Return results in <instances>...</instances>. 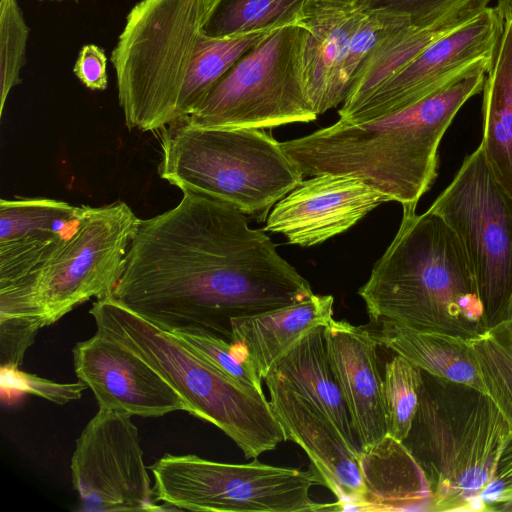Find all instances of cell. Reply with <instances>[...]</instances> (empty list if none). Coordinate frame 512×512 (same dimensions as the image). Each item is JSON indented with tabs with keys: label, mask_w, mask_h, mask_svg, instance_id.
Listing matches in <instances>:
<instances>
[{
	"label": "cell",
	"mask_w": 512,
	"mask_h": 512,
	"mask_svg": "<svg viewBox=\"0 0 512 512\" xmlns=\"http://www.w3.org/2000/svg\"><path fill=\"white\" fill-rule=\"evenodd\" d=\"M408 23L411 22L407 16L363 7L360 19L350 36L344 64V79L349 91L357 69L373 48Z\"/></svg>",
	"instance_id": "1f68e13d"
},
{
	"label": "cell",
	"mask_w": 512,
	"mask_h": 512,
	"mask_svg": "<svg viewBox=\"0 0 512 512\" xmlns=\"http://www.w3.org/2000/svg\"><path fill=\"white\" fill-rule=\"evenodd\" d=\"M385 202H390L386 195L356 177L319 174L279 200L263 230L311 247L347 231Z\"/></svg>",
	"instance_id": "9a60e30c"
},
{
	"label": "cell",
	"mask_w": 512,
	"mask_h": 512,
	"mask_svg": "<svg viewBox=\"0 0 512 512\" xmlns=\"http://www.w3.org/2000/svg\"><path fill=\"white\" fill-rule=\"evenodd\" d=\"M2 387L33 394L55 404L78 400L88 387L82 381L58 383L35 374L15 369H1Z\"/></svg>",
	"instance_id": "d6a6232c"
},
{
	"label": "cell",
	"mask_w": 512,
	"mask_h": 512,
	"mask_svg": "<svg viewBox=\"0 0 512 512\" xmlns=\"http://www.w3.org/2000/svg\"><path fill=\"white\" fill-rule=\"evenodd\" d=\"M504 16L490 6L426 46L339 120L360 124L406 109L480 69H489Z\"/></svg>",
	"instance_id": "7c38bea8"
},
{
	"label": "cell",
	"mask_w": 512,
	"mask_h": 512,
	"mask_svg": "<svg viewBox=\"0 0 512 512\" xmlns=\"http://www.w3.org/2000/svg\"><path fill=\"white\" fill-rule=\"evenodd\" d=\"M496 7L499 9L503 16L512 14V0H497Z\"/></svg>",
	"instance_id": "74e56055"
},
{
	"label": "cell",
	"mask_w": 512,
	"mask_h": 512,
	"mask_svg": "<svg viewBox=\"0 0 512 512\" xmlns=\"http://www.w3.org/2000/svg\"><path fill=\"white\" fill-rule=\"evenodd\" d=\"M40 326L23 317L0 316L1 369L19 368L26 350L33 344Z\"/></svg>",
	"instance_id": "836d02e7"
},
{
	"label": "cell",
	"mask_w": 512,
	"mask_h": 512,
	"mask_svg": "<svg viewBox=\"0 0 512 512\" xmlns=\"http://www.w3.org/2000/svg\"><path fill=\"white\" fill-rule=\"evenodd\" d=\"M73 72L90 90H105L108 85L107 57L104 50L95 45H84L75 62Z\"/></svg>",
	"instance_id": "d590c367"
},
{
	"label": "cell",
	"mask_w": 512,
	"mask_h": 512,
	"mask_svg": "<svg viewBox=\"0 0 512 512\" xmlns=\"http://www.w3.org/2000/svg\"><path fill=\"white\" fill-rule=\"evenodd\" d=\"M400 226L358 294L372 322L471 341L488 330L459 239L441 216L402 207Z\"/></svg>",
	"instance_id": "3957f363"
},
{
	"label": "cell",
	"mask_w": 512,
	"mask_h": 512,
	"mask_svg": "<svg viewBox=\"0 0 512 512\" xmlns=\"http://www.w3.org/2000/svg\"><path fill=\"white\" fill-rule=\"evenodd\" d=\"M510 319H512V315H511V318H510Z\"/></svg>",
	"instance_id": "ab89813d"
},
{
	"label": "cell",
	"mask_w": 512,
	"mask_h": 512,
	"mask_svg": "<svg viewBox=\"0 0 512 512\" xmlns=\"http://www.w3.org/2000/svg\"><path fill=\"white\" fill-rule=\"evenodd\" d=\"M483 137L487 163L512 198V14L504 26L483 86Z\"/></svg>",
	"instance_id": "44dd1931"
},
{
	"label": "cell",
	"mask_w": 512,
	"mask_h": 512,
	"mask_svg": "<svg viewBox=\"0 0 512 512\" xmlns=\"http://www.w3.org/2000/svg\"><path fill=\"white\" fill-rule=\"evenodd\" d=\"M39 1H45V0H39ZM49 1H64V0H49ZM75 2H78V0H73Z\"/></svg>",
	"instance_id": "f35d334b"
},
{
	"label": "cell",
	"mask_w": 512,
	"mask_h": 512,
	"mask_svg": "<svg viewBox=\"0 0 512 512\" xmlns=\"http://www.w3.org/2000/svg\"><path fill=\"white\" fill-rule=\"evenodd\" d=\"M480 69L398 112L360 124L338 120L281 142L305 176L356 177L390 201L416 208L437 177L441 140L462 106L483 90Z\"/></svg>",
	"instance_id": "7a4b0ae2"
},
{
	"label": "cell",
	"mask_w": 512,
	"mask_h": 512,
	"mask_svg": "<svg viewBox=\"0 0 512 512\" xmlns=\"http://www.w3.org/2000/svg\"><path fill=\"white\" fill-rule=\"evenodd\" d=\"M483 511L512 508V434L503 447L492 476L481 494Z\"/></svg>",
	"instance_id": "e575fe53"
},
{
	"label": "cell",
	"mask_w": 512,
	"mask_h": 512,
	"mask_svg": "<svg viewBox=\"0 0 512 512\" xmlns=\"http://www.w3.org/2000/svg\"><path fill=\"white\" fill-rule=\"evenodd\" d=\"M362 10L315 0L302 23L308 29L303 57L305 92L318 116L343 103L349 93L344 64Z\"/></svg>",
	"instance_id": "ac0fdd59"
},
{
	"label": "cell",
	"mask_w": 512,
	"mask_h": 512,
	"mask_svg": "<svg viewBox=\"0 0 512 512\" xmlns=\"http://www.w3.org/2000/svg\"><path fill=\"white\" fill-rule=\"evenodd\" d=\"M78 380L92 391L99 408L141 417H159L189 406L146 361L99 332L72 350Z\"/></svg>",
	"instance_id": "5bb4252c"
},
{
	"label": "cell",
	"mask_w": 512,
	"mask_h": 512,
	"mask_svg": "<svg viewBox=\"0 0 512 512\" xmlns=\"http://www.w3.org/2000/svg\"><path fill=\"white\" fill-rule=\"evenodd\" d=\"M171 333L224 374L242 384L263 391L262 378L240 345L203 330L171 331Z\"/></svg>",
	"instance_id": "f1b7e54d"
},
{
	"label": "cell",
	"mask_w": 512,
	"mask_h": 512,
	"mask_svg": "<svg viewBox=\"0 0 512 512\" xmlns=\"http://www.w3.org/2000/svg\"><path fill=\"white\" fill-rule=\"evenodd\" d=\"M272 31L218 39L203 34L180 95L176 122L190 116L236 62Z\"/></svg>",
	"instance_id": "d4e9b609"
},
{
	"label": "cell",
	"mask_w": 512,
	"mask_h": 512,
	"mask_svg": "<svg viewBox=\"0 0 512 512\" xmlns=\"http://www.w3.org/2000/svg\"><path fill=\"white\" fill-rule=\"evenodd\" d=\"M422 370L396 354L387 362L383 375V401L387 436L402 442L409 433L418 409Z\"/></svg>",
	"instance_id": "83f0119b"
},
{
	"label": "cell",
	"mask_w": 512,
	"mask_h": 512,
	"mask_svg": "<svg viewBox=\"0 0 512 512\" xmlns=\"http://www.w3.org/2000/svg\"><path fill=\"white\" fill-rule=\"evenodd\" d=\"M265 378L316 405L335 424L349 447L361 455L351 414L328 353L326 326H317L307 333L272 366Z\"/></svg>",
	"instance_id": "d6986e66"
},
{
	"label": "cell",
	"mask_w": 512,
	"mask_h": 512,
	"mask_svg": "<svg viewBox=\"0 0 512 512\" xmlns=\"http://www.w3.org/2000/svg\"><path fill=\"white\" fill-rule=\"evenodd\" d=\"M264 381L285 441H293L305 451L324 485L335 495L338 511L364 510L367 488L361 455L311 401L272 379Z\"/></svg>",
	"instance_id": "2e32d148"
},
{
	"label": "cell",
	"mask_w": 512,
	"mask_h": 512,
	"mask_svg": "<svg viewBox=\"0 0 512 512\" xmlns=\"http://www.w3.org/2000/svg\"><path fill=\"white\" fill-rule=\"evenodd\" d=\"M470 342L486 393L512 427V319Z\"/></svg>",
	"instance_id": "4316f807"
},
{
	"label": "cell",
	"mask_w": 512,
	"mask_h": 512,
	"mask_svg": "<svg viewBox=\"0 0 512 512\" xmlns=\"http://www.w3.org/2000/svg\"><path fill=\"white\" fill-rule=\"evenodd\" d=\"M132 415L99 408L76 440L71 475L82 510L161 511Z\"/></svg>",
	"instance_id": "4fadbf2b"
},
{
	"label": "cell",
	"mask_w": 512,
	"mask_h": 512,
	"mask_svg": "<svg viewBox=\"0 0 512 512\" xmlns=\"http://www.w3.org/2000/svg\"><path fill=\"white\" fill-rule=\"evenodd\" d=\"M308 29L288 25L270 32L241 57L187 118L200 127L267 129L311 122L303 57Z\"/></svg>",
	"instance_id": "9c48e42d"
},
{
	"label": "cell",
	"mask_w": 512,
	"mask_h": 512,
	"mask_svg": "<svg viewBox=\"0 0 512 512\" xmlns=\"http://www.w3.org/2000/svg\"><path fill=\"white\" fill-rule=\"evenodd\" d=\"M214 0H141L111 53L129 129L160 131L177 105Z\"/></svg>",
	"instance_id": "52a82bcc"
},
{
	"label": "cell",
	"mask_w": 512,
	"mask_h": 512,
	"mask_svg": "<svg viewBox=\"0 0 512 512\" xmlns=\"http://www.w3.org/2000/svg\"><path fill=\"white\" fill-rule=\"evenodd\" d=\"M81 206L51 198L0 200V243L35 240L60 233L77 220Z\"/></svg>",
	"instance_id": "484cf974"
},
{
	"label": "cell",
	"mask_w": 512,
	"mask_h": 512,
	"mask_svg": "<svg viewBox=\"0 0 512 512\" xmlns=\"http://www.w3.org/2000/svg\"><path fill=\"white\" fill-rule=\"evenodd\" d=\"M456 234L473 272L488 329L512 315V198L481 144L428 208Z\"/></svg>",
	"instance_id": "8fae6325"
},
{
	"label": "cell",
	"mask_w": 512,
	"mask_h": 512,
	"mask_svg": "<svg viewBox=\"0 0 512 512\" xmlns=\"http://www.w3.org/2000/svg\"><path fill=\"white\" fill-rule=\"evenodd\" d=\"M160 143L163 180L258 222L304 180L281 142L263 129L200 127L182 119L160 130Z\"/></svg>",
	"instance_id": "8992f818"
},
{
	"label": "cell",
	"mask_w": 512,
	"mask_h": 512,
	"mask_svg": "<svg viewBox=\"0 0 512 512\" xmlns=\"http://www.w3.org/2000/svg\"><path fill=\"white\" fill-rule=\"evenodd\" d=\"M511 434L487 393L422 370L418 409L401 443L426 477L432 512L483 511L481 494Z\"/></svg>",
	"instance_id": "277c9868"
},
{
	"label": "cell",
	"mask_w": 512,
	"mask_h": 512,
	"mask_svg": "<svg viewBox=\"0 0 512 512\" xmlns=\"http://www.w3.org/2000/svg\"><path fill=\"white\" fill-rule=\"evenodd\" d=\"M315 0H214L203 33L226 38L302 25Z\"/></svg>",
	"instance_id": "cb8c5ba5"
},
{
	"label": "cell",
	"mask_w": 512,
	"mask_h": 512,
	"mask_svg": "<svg viewBox=\"0 0 512 512\" xmlns=\"http://www.w3.org/2000/svg\"><path fill=\"white\" fill-rule=\"evenodd\" d=\"M492 0H367L364 8L381 9L407 16L413 25H430L447 19H470Z\"/></svg>",
	"instance_id": "4dcf8cb0"
},
{
	"label": "cell",
	"mask_w": 512,
	"mask_h": 512,
	"mask_svg": "<svg viewBox=\"0 0 512 512\" xmlns=\"http://www.w3.org/2000/svg\"><path fill=\"white\" fill-rule=\"evenodd\" d=\"M328 2L331 4L344 5V6H352V7H364L367 0H317Z\"/></svg>",
	"instance_id": "8d00e7d4"
},
{
	"label": "cell",
	"mask_w": 512,
	"mask_h": 512,
	"mask_svg": "<svg viewBox=\"0 0 512 512\" xmlns=\"http://www.w3.org/2000/svg\"><path fill=\"white\" fill-rule=\"evenodd\" d=\"M89 313L97 331L139 355L183 398L190 414L218 427L247 459H257L285 441L263 391L224 374L173 333L112 296L96 300Z\"/></svg>",
	"instance_id": "5b68a950"
},
{
	"label": "cell",
	"mask_w": 512,
	"mask_h": 512,
	"mask_svg": "<svg viewBox=\"0 0 512 512\" xmlns=\"http://www.w3.org/2000/svg\"><path fill=\"white\" fill-rule=\"evenodd\" d=\"M467 20L447 19L423 26L408 23L392 32L373 48L357 69L350 91L338 111L340 118L359 106L431 42Z\"/></svg>",
	"instance_id": "603a6c76"
},
{
	"label": "cell",
	"mask_w": 512,
	"mask_h": 512,
	"mask_svg": "<svg viewBox=\"0 0 512 512\" xmlns=\"http://www.w3.org/2000/svg\"><path fill=\"white\" fill-rule=\"evenodd\" d=\"M150 470L156 501L178 510L217 512H303L337 510L310 497L324 485L313 467L300 470L268 465L222 463L194 454H165Z\"/></svg>",
	"instance_id": "30bf717a"
},
{
	"label": "cell",
	"mask_w": 512,
	"mask_h": 512,
	"mask_svg": "<svg viewBox=\"0 0 512 512\" xmlns=\"http://www.w3.org/2000/svg\"><path fill=\"white\" fill-rule=\"evenodd\" d=\"M326 338L361 451L368 452L387 436L379 343L365 327L334 319L326 326Z\"/></svg>",
	"instance_id": "e0dca14e"
},
{
	"label": "cell",
	"mask_w": 512,
	"mask_h": 512,
	"mask_svg": "<svg viewBox=\"0 0 512 512\" xmlns=\"http://www.w3.org/2000/svg\"><path fill=\"white\" fill-rule=\"evenodd\" d=\"M141 219L124 202L81 205L64 241L33 272L0 286V316L51 325L91 298L110 297Z\"/></svg>",
	"instance_id": "ba28073f"
},
{
	"label": "cell",
	"mask_w": 512,
	"mask_h": 512,
	"mask_svg": "<svg viewBox=\"0 0 512 512\" xmlns=\"http://www.w3.org/2000/svg\"><path fill=\"white\" fill-rule=\"evenodd\" d=\"M371 331L379 345L405 357L420 369L443 379L486 393L470 341L460 337L419 331L382 320Z\"/></svg>",
	"instance_id": "7402d4cb"
},
{
	"label": "cell",
	"mask_w": 512,
	"mask_h": 512,
	"mask_svg": "<svg viewBox=\"0 0 512 512\" xmlns=\"http://www.w3.org/2000/svg\"><path fill=\"white\" fill-rule=\"evenodd\" d=\"M30 29L17 0H0V115L13 87L21 82Z\"/></svg>",
	"instance_id": "f546056e"
},
{
	"label": "cell",
	"mask_w": 512,
	"mask_h": 512,
	"mask_svg": "<svg viewBox=\"0 0 512 512\" xmlns=\"http://www.w3.org/2000/svg\"><path fill=\"white\" fill-rule=\"evenodd\" d=\"M333 303L332 295L313 294L293 305L235 318L231 321V342L244 349L264 379L272 366L307 333L330 323Z\"/></svg>",
	"instance_id": "ffe728a7"
},
{
	"label": "cell",
	"mask_w": 512,
	"mask_h": 512,
	"mask_svg": "<svg viewBox=\"0 0 512 512\" xmlns=\"http://www.w3.org/2000/svg\"><path fill=\"white\" fill-rule=\"evenodd\" d=\"M140 221L112 297L167 331L231 341V321L302 302L310 283L236 207L193 192Z\"/></svg>",
	"instance_id": "6da1fadb"
}]
</instances>
